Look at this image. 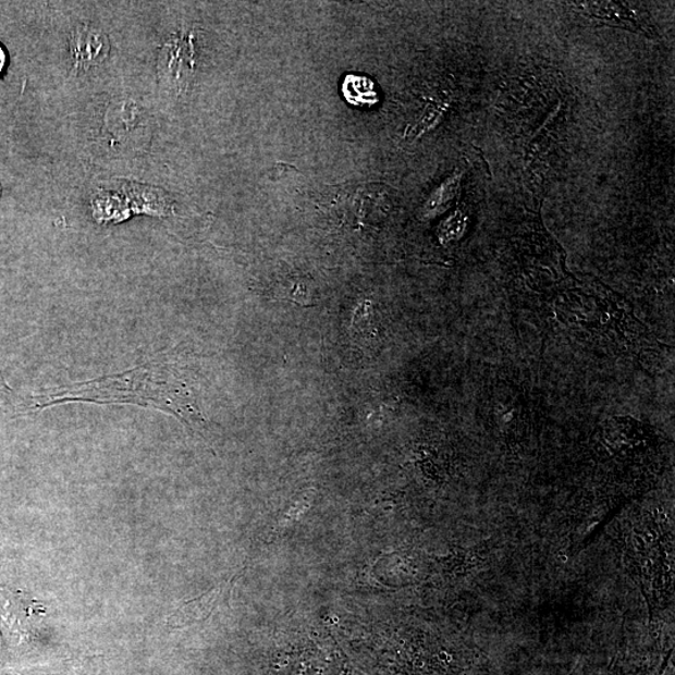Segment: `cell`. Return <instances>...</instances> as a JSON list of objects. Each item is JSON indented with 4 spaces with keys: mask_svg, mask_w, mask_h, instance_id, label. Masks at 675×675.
<instances>
[{
    "mask_svg": "<svg viewBox=\"0 0 675 675\" xmlns=\"http://www.w3.org/2000/svg\"><path fill=\"white\" fill-rule=\"evenodd\" d=\"M672 655H673V649H671V652L666 654V656L664 658L661 668L660 671H658L656 675H666V672H668V668H670V660Z\"/></svg>",
    "mask_w": 675,
    "mask_h": 675,
    "instance_id": "obj_9",
    "label": "cell"
},
{
    "mask_svg": "<svg viewBox=\"0 0 675 675\" xmlns=\"http://www.w3.org/2000/svg\"><path fill=\"white\" fill-rule=\"evenodd\" d=\"M235 574L231 579L223 581L210 592L202 594L193 601L185 602L168 618V627L183 628L192 626L201 621H206L219 606L228 605L231 601L234 584L241 577Z\"/></svg>",
    "mask_w": 675,
    "mask_h": 675,
    "instance_id": "obj_3",
    "label": "cell"
},
{
    "mask_svg": "<svg viewBox=\"0 0 675 675\" xmlns=\"http://www.w3.org/2000/svg\"><path fill=\"white\" fill-rule=\"evenodd\" d=\"M569 675H574V672L572 674H569Z\"/></svg>",
    "mask_w": 675,
    "mask_h": 675,
    "instance_id": "obj_12",
    "label": "cell"
},
{
    "mask_svg": "<svg viewBox=\"0 0 675 675\" xmlns=\"http://www.w3.org/2000/svg\"><path fill=\"white\" fill-rule=\"evenodd\" d=\"M72 53L78 70H89L108 57L109 40L105 33L86 25L73 33Z\"/></svg>",
    "mask_w": 675,
    "mask_h": 675,
    "instance_id": "obj_4",
    "label": "cell"
},
{
    "mask_svg": "<svg viewBox=\"0 0 675 675\" xmlns=\"http://www.w3.org/2000/svg\"><path fill=\"white\" fill-rule=\"evenodd\" d=\"M169 365L149 363L123 375L97 379L65 390L40 395L37 407H48L59 402L86 401L96 403H135L172 413L191 429L201 432L206 420L199 410L196 396L187 383L174 375Z\"/></svg>",
    "mask_w": 675,
    "mask_h": 675,
    "instance_id": "obj_1",
    "label": "cell"
},
{
    "mask_svg": "<svg viewBox=\"0 0 675 675\" xmlns=\"http://www.w3.org/2000/svg\"><path fill=\"white\" fill-rule=\"evenodd\" d=\"M0 193H2V188H0Z\"/></svg>",
    "mask_w": 675,
    "mask_h": 675,
    "instance_id": "obj_11",
    "label": "cell"
},
{
    "mask_svg": "<svg viewBox=\"0 0 675 675\" xmlns=\"http://www.w3.org/2000/svg\"><path fill=\"white\" fill-rule=\"evenodd\" d=\"M7 64V53L2 46H0V73L4 71Z\"/></svg>",
    "mask_w": 675,
    "mask_h": 675,
    "instance_id": "obj_10",
    "label": "cell"
},
{
    "mask_svg": "<svg viewBox=\"0 0 675 675\" xmlns=\"http://www.w3.org/2000/svg\"><path fill=\"white\" fill-rule=\"evenodd\" d=\"M606 675H624L621 653L614 658L612 664L610 665V671H608Z\"/></svg>",
    "mask_w": 675,
    "mask_h": 675,
    "instance_id": "obj_8",
    "label": "cell"
},
{
    "mask_svg": "<svg viewBox=\"0 0 675 675\" xmlns=\"http://www.w3.org/2000/svg\"><path fill=\"white\" fill-rule=\"evenodd\" d=\"M343 91L351 103L375 105L378 101L375 84L368 78L349 75L344 81Z\"/></svg>",
    "mask_w": 675,
    "mask_h": 675,
    "instance_id": "obj_5",
    "label": "cell"
},
{
    "mask_svg": "<svg viewBox=\"0 0 675 675\" xmlns=\"http://www.w3.org/2000/svg\"><path fill=\"white\" fill-rule=\"evenodd\" d=\"M314 489H309V491L300 493L297 500L293 501L290 505V510L282 517L280 525L277 526V533L280 535L286 528L294 525V523L297 521L303 516V514L309 510L311 502H314Z\"/></svg>",
    "mask_w": 675,
    "mask_h": 675,
    "instance_id": "obj_7",
    "label": "cell"
},
{
    "mask_svg": "<svg viewBox=\"0 0 675 675\" xmlns=\"http://www.w3.org/2000/svg\"><path fill=\"white\" fill-rule=\"evenodd\" d=\"M278 675H361L354 671L340 649H315L286 656Z\"/></svg>",
    "mask_w": 675,
    "mask_h": 675,
    "instance_id": "obj_2",
    "label": "cell"
},
{
    "mask_svg": "<svg viewBox=\"0 0 675 675\" xmlns=\"http://www.w3.org/2000/svg\"><path fill=\"white\" fill-rule=\"evenodd\" d=\"M461 174H455L439 187L427 202L426 213L437 214L450 207L458 192Z\"/></svg>",
    "mask_w": 675,
    "mask_h": 675,
    "instance_id": "obj_6",
    "label": "cell"
}]
</instances>
